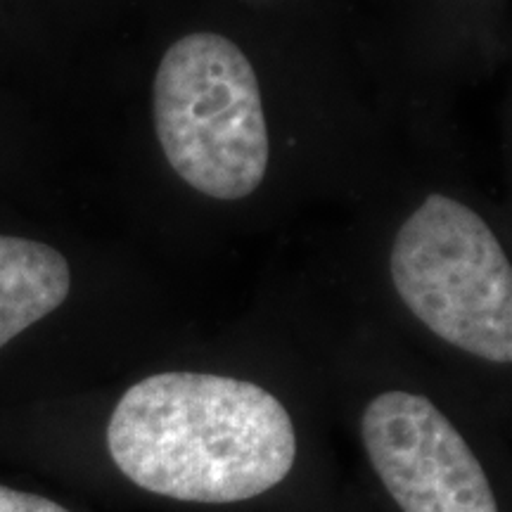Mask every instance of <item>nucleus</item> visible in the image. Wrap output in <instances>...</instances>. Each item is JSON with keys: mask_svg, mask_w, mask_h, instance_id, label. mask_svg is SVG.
Listing matches in <instances>:
<instances>
[{"mask_svg": "<svg viewBox=\"0 0 512 512\" xmlns=\"http://www.w3.org/2000/svg\"><path fill=\"white\" fill-rule=\"evenodd\" d=\"M107 448L124 477L188 503H238L292 472L297 434L259 384L207 373H159L121 396Z\"/></svg>", "mask_w": 512, "mask_h": 512, "instance_id": "obj_1", "label": "nucleus"}, {"mask_svg": "<svg viewBox=\"0 0 512 512\" xmlns=\"http://www.w3.org/2000/svg\"><path fill=\"white\" fill-rule=\"evenodd\" d=\"M155 128L171 169L214 200L264 181L271 140L252 62L233 41L195 31L166 50L155 76Z\"/></svg>", "mask_w": 512, "mask_h": 512, "instance_id": "obj_2", "label": "nucleus"}, {"mask_svg": "<svg viewBox=\"0 0 512 512\" xmlns=\"http://www.w3.org/2000/svg\"><path fill=\"white\" fill-rule=\"evenodd\" d=\"M389 271L403 304L434 335L484 361H512V268L470 207L427 197L396 233Z\"/></svg>", "mask_w": 512, "mask_h": 512, "instance_id": "obj_3", "label": "nucleus"}, {"mask_svg": "<svg viewBox=\"0 0 512 512\" xmlns=\"http://www.w3.org/2000/svg\"><path fill=\"white\" fill-rule=\"evenodd\" d=\"M361 434L370 463L403 512H498L482 463L425 396H375Z\"/></svg>", "mask_w": 512, "mask_h": 512, "instance_id": "obj_4", "label": "nucleus"}, {"mask_svg": "<svg viewBox=\"0 0 512 512\" xmlns=\"http://www.w3.org/2000/svg\"><path fill=\"white\" fill-rule=\"evenodd\" d=\"M69 290L72 271L57 249L0 235V349L62 306Z\"/></svg>", "mask_w": 512, "mask_h": 512, "instance_id": "obj_5", "label": "nucleus"}, {"mask_svg": "<svg viewBox=\"0 0 512 512\" xmlns=\"http://www.w3.org/2000/svg\"><path fill=\"white\" fill-rule=\"evenodd\" d=\"M0 512H72L48 498L0 486Z\"/></svg>", "mask_w": 512, "mask_h": 512, "instance_id": "obj_6", "label": "nucleus"}]
</instances>
